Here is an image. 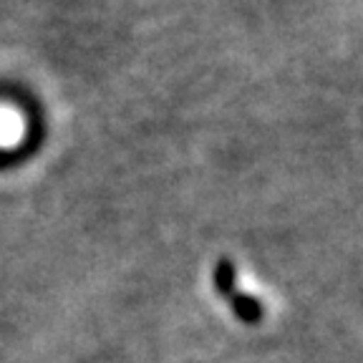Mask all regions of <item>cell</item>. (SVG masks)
<instances>
[{"mask_svg":"<svg viewBox=\"0 0 363 363\" xmlns=\"http://www.w3.org/2000/svg\"><path fill=\"white\" fill-rule=\"evenodd\" d=\"M215 285H217V293L225 295L233 311L238 313V318H242L245 323H255L260 320L262 315V306L255 301V298H250V295H240L235 290V267L230 260H220L215 270Z\"/></svg>","mask_w":363,"mask_h":363,"instance_id":"6da1fadb","label":"cell"}]
</instances>
